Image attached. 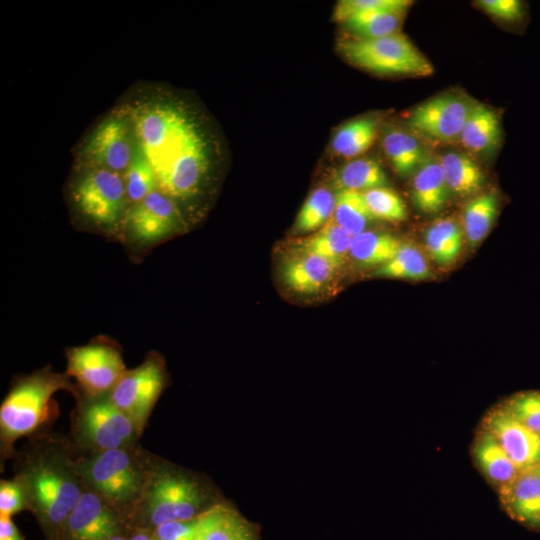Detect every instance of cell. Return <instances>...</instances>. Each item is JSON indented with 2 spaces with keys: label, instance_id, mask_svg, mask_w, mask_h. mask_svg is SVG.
<instances>
[{
  "label": "cell",
  "instance_id": "cell-3",
  "mask_svg": "<svg viewBox=\"0 0 540 540\" xmlns=\"http://www.w3.org/2000/svg\"><path fill=\"white\" fill-rule=\"evenodd\" d=\"M146 481L129 516L130 529L153 530L174 520L199 517L223 501L205 475L188 470L146 450Z\"/></svg>",
  "mask_w": 540,
  "mask_h": 540
},
{
  "label": "cell",
  "instance_id": "cell-21",
  "mask_svg": "<svg viewBox=\"0 0 540 540\" xmlns=\"http://www.w3.org/2000/svg\"><path fill=\"white\" fill-rule=\"evenodd\" d=\"M449 192L440 162L427 158L416 171L412 182L415 205L424 213H437L445 206Z\"/></svg>",
  "mask_w": 540,
  "mask_h": 540
},
{
  "label": "cell",
  "instance_id": "cell-17",
  "mask_svg": "<svg viewBox=\"0 0 540 540\" xmlns=\"http://www.w3.org/2000/svg\"><path fill=\"white\" fill-rule=\"evenodd\" d=\"M339 266L327 258L294 251L283 261L280 272L289 289L300 294H313L331 281Z\"/></svg>",
  "mask_w": 540,
  "mask_h": 540
},
{
  "label": "cell",
  "instance_id": "cell-37",
  "mask_svg": "<svg viewBox=\"0 0 540 540\" xmlns=\"http://www.w3.org/2000/svg\"><path fill=\"white\" fill-rule=\"evenodd\" d=\"M412 1L407 0H341L333 12V19L343 22L348 17L378 9H408Z\"/></svg>",
  "mask_w": 540,
  "mask_h": 540
},
{
  "label": "cell",
  "instance_id": "cell-2",
  "mask_svg": "<svg viewBox=\"0 0 540 540\" xmlns=\"http://www.w3.org/2000/svg\"><path fill=\"white\" fill-rule=\"evenodd\" d=\"M135 126L157 189L174 202L195 197L208 168L205 143L195 126L180 111L160 106L141 113Z\"/></svg>",
  "mask_w": 540,
  "mask_h": 540
},
{
  "label": "cell",
  "instance_id": "cell-19",
  "mask_svg": "<svg viewBox=\"0 0 540 540\" xmlns=\"http://www.w3.org/2000/svg\"><path fill=\"white\" fill-rule=\"evenodd\" d=\"M472 455L480 472L497 491L521 472L494 436L481 427L474 438Z\"/></svg>",
  "mask_w": 540,
  "mask_h": 540
},
{
  "label": "cell",
  "instance_id": "cell-39",
  "mask_svg": "<svg viewBox=\"0 0 540 540\" xmlns=\"http://www.w3.org/2000/svg\"><path fill=\"white\" fill-rule=\"evenodd\" d=\"M479 5L496 19L508 23H521L526 16L525 5L518 0H482Z\"/></svg>",
  "mask_w": 540,
  "mask_h": 540
},
{
  "label": "cell",
  "instance_id": "cell-29",
  "mask_svg": "<svg viewBox=\"0 0 540 540\" xmlns=\"http://www.w3.org/2000/svg\"><path fill=\"white\" fill-rule=\"evenodd\" d=\"M377 134L374 118L363 117L341 126L333 136V152L344 158H353L364 153L373 143Z\"/></svg>",
  "mask_w": 540,
  "mask_h": 540
},
{
  "label": "cell",
  "instance_id": "cell-25",
  "mask_svg": "<svg viewBox=\"0 0 540 540\" xmlns=\"http://www.w3.org/2000/svg\"><path fill=\"white\" fill-rule=\"evenodd\" d=\"M383 149L394 170L403 176L417 171L427 159L420 141L401 130H390L385 134Z\"/></svg>",
  "mask_w": 540,
  "mask_h": 540
},
{
  "label": "cell",
  "instance_id": "cell-27",
  "mask_svg": "<svg viewBox=\"0 0 540 540\" xmlns=\"http://www.w3.org/2000/svg\"><path fill=\"white\" fill-rule=\"evenodd\" d=\"M440 164L450 191L459 196L472 195L484 184L485 176L480 167L463 153L448 152Z\"/></svg>",
  "mask_w": 540,
  "mask_h": 540
},
{
  "label": "cell",
  "instance_id": "cell-33",
  "mask_svg": "<svg viewBox=\"0 0 540 540\" xmlns=\"http://www.w3.org/2000/svg\"><path fill=\"white\" fill-rule=\"evenodd\" d=\"M372 275L394 279L423 280L429 278L430 271L421 252L411 245L403 244L397 254L389 262L378 267Z\"/></svg>",
  "mask_w": 540,
  "mask_h": 540
},
{
  "label": "cell",
  "instance_id": "cell-43",
  "mask_svg": "<svg viewBox=\"0 0 540 540\" xmlns=\"http://www.w3.org/2000/svg\"><path fill=\"white\" fill-rule=\"evenodd\" d=\"M109 540H128V536H127V533L126 534H121V535H117Z\"/></svg>",
  "mask_w": 540,
  "mask_h": 540
},
{
  "label": "cell",
  "instance_id": "cell-28",
  "mask_svg": "<svg viewBox=\"0 0 540 540\" xmlns=\"http://www.w3.org/2000/svg\"><path fill=\"white\" fill-rule=\"evenodd\" d=\"M386 184V174L380 163L373 158L354 159L341 167L334 177L337 191L365 192L385 187Z\"/></svg>",
  "mask_w": 540,
  "mask_h": 540
},
{
  "label": "cell",
  "instance_id": "cell-7",
  "mask_svg": "<svg viewBox=\"0 0 540 540\" xmlns=\"http://www.w3.org/2000/svg\"><path fill=\"white\" fill-rule=\"evenodd\" d=\"M340 53L351 64L379 74L427 76L433 66L402 33L360 39L345 38L338 42Z\"/></svg>",
  "mask_w": 540,
  "mask_h": 540
},
{
  "label": "cell",
  "instance_id": "cell-38",
  "mask_svg": "<svg viewBox=\"0 0 540 540\" xmlns=\"http://www.w3.org/2000/svg\"><path fill=\"white\" fill-rule=\"evenodd\" d=\"M28 510L24 490L20 483L12 478L0 480V517L12 518L13 515Z\"/></svg>",
  "mask_w": 540,
  "mask_h": 540
},
{
  "label": "cell",
  "instance_id": "cell-14",
  "mask_svg": "<svg viewBox=\"0 0 540 540\" xmlns=\"http://www.w3.org/2000/svg\"><path fill=\"white\" fill-rule=\"evenodd\" d=\"M480 427L494 436L521 471L540 466V435L511 416L500 404L486 413Z\"/></svg>",
  "mask_w": 540,
  "mask_h": 540
},
{
  "label": "cell",
  "instance_id": "cell-30",
  "mask_svg": "<svg viewBox=\"0 0 540 540\" xmlns=\"http://www.w3.org/2000/svg\"><path fill=\"white\" fill-rule=\"evenodd\" d=\"M498 197L484 193L472 199L464 208L463 225L470 246L480 243L490 231L498 212Z\"/></svg>",
  "mask_w": 540,
  "mask_h": 540
},
{
  "label": "cell",
  "instance_id": "cell-24",
  "mask_svg": "<svg viewBox=\"0 0 540 540\" xmlns=\"http://www.w3.org/2000/svg\"><path fill=\"white\" fill-rule=\"evenodd\" d=\"M408 9H378L354 14L342 23L354 38L372 39L399 32Z\"/></svg>",
  "mask_w": 540,
  "mask_h": 540
},
{
  "label": "cell",
  "instance_id": "cell-6",
  "mask_svg": "<svg viewBox=\"0 0 540 540\" xmlns=\"http://www.w3.org/2000/svg\"><path fill=\"white\" fill-rule=\"evenodd\" d=\"M142 433L108 395L79 391L70 416V442L78 455L139 443Z\"/></svg>",
  "mask_w": 540,
  "mask_h": 540
},
{
  "label": "cell",
  "instance_id": "cell-36",
  "mask_svg": "<svg viewBox=\"0 0 540 540\" xmlns=\"http://www.w3.org/2000/svg\"><path fill=\"white\" fill-rule=\"evenodd\" d=\"M500 405L511 416L540 435V390L514 394Z\"/></svg>",
  "mask_w": 540,
  "mask_h": 540
},
{
  "label": "cell",
  "instance_id": "cell-1",
  "mask_svg": "<svg viewBox=\"0 0 540 540\" xmlns=\"http://www.w3.org/2000/svg\"><path fill=\"white\" fill-rule=\"evenodd\" d=\"M78 454L68 436L51 430L29 437L12 460L28 511L46 540H55L86 490L77 470Z\"/></svg>",
  "mask_w": 540,
  "mask_h": 540
},
{
  "label": "cell",
  "instance_id": "cell-5",
  "mask_svg": "<svg viewBox=\"0 0 540 540\" xmlns=\"http://www.w3.org/2000/svg\"><path fill=\"white\" fill-rule=\"evenodd\" d=\"M77 470L87 490L124 511L129 517L145 485L146 449L138 443L78 455Z\"/></svg>",
  "mask_w": 540,
  "mask_h": 540
},
{
  "label": "cell",
  "instance_id": "cell-26",
  "mask_svg": "<svg viewBox=\"0 0 540 540\" xmlns=\"http://www.w3.org/2000/svg\"><path fill=\"white\" fill-rule=\"evenodd\" d=\"M463 234L453 218H442L433 223L425 233L427 251L433 261L447 266L456 261L462 248Z\"/></svg>",
  "mask_w": 540,
  "mask_h": 540
},
{
  "label": "cell",
  "instance_id": "cell-13",
  "mask_svg": "<svg viewBox=\"0 0 540 540\" xmlns=\"http://www.w3.org/2000/svg\"><path fill=\"white\" fill-rule=\"evenodd\" d=\"M472 106L469 99L446 93L417 106L407 124L414 131L437 141L459 140Z\"/></svg>",
  "mask_w": 540,
  "mask_h": 540
},
{
  "label": "cell",
  "instance_id": "cell-31",
  "mask_svg": "<svg viewBox=\"0 0 540 540\" xmlns=\"http://www.w3.org/2000/svg\"><path fill=\"white\" fill-rule=\"evenodd\" d=\"M336 195L321 187L311 192L304 202L293 226L296 234L315 232L333 218Z\"/></svg>",
  "mask_w": 540,
  "mask_h": 540
},
{
  "label": "cell",
  "instance_id": "cell-8",
  "mask_svg": "<svg viewBox=\"0 0 540 540\" xmlns=\"http://www.w3.org/2000/svg\"><path fill=\"white\" fill-rule=\"evenodd\" d=\"M66 360L65 373L80 392L92 396L110 394L127 370L120 347L102 337L66 349Z\"/></svg>",
  "mask_w": 540,
  "mask_h": 540
},
{
  "label": "cell",
  "instance_id": "cell-16",
  "mask_svg": "<svg viewBox=\"0 0 540 540\" xmlns=\"http://www.w3.org/2000/svg\"><path fill=\"white\" fill-rule=\"evenodd\" d=\"M504 511L528 529L540 531V466L526 469L498 490Z\"/></svg>",
  "mask_w": 540,
  "mask_h": 540
},
{
  "label": "cell",
  "instance_id": "cell-34",
  "mask_svg": "<svg viewBox=\"0 0 540 540\" xmlns=\"http://www.w3.org/2000/svg\"><path fill=\"white\" fill-rule=\"evenodd\" d=\"M124 185L128 202L136 204L157 189L154 170L138 147L130 165L125 170Z\"/></svg>",
  "mask_w": 540,
  "mask_h": 540
},
{
  "label": "cell",
  "instance_id": "cell-23",
  "mask_svg": "<svg viewBox=\"0 0 540 540\" xmlns=\"http://www.w3.org/2000/svg\"><path fill=\"white\" fill-rule=\"evenodd\" d=\"M352 236L333 219L295 244V251L315 254L341 265L349 254Z\"/></svg>",
  "mask_w": 540,
  "mask_h": 540
},
{
  "label": "cell",
  "instance_id": "cell-18",
  "mask_svg": "<svg viewBox=\"0 0 540 540\" xmlns=\"http://www.w3.org/2000/svg\"><path fill=\"white\" fill-rule=\"evenodd\" d=\"M198 540H260L257 528L222 501L199 516Z\"/></svg>",
  "mask_w": 540,
  "mask_h": 540
},
{
  "label": "cell",
  "instance_id": "cell-22",
  "mask_svg": "<svg viewBox=\"0 0 540 540\" xmlns=\"http://www.w3.org/2000/svg\"><path fill=\"white\" fill-rule=\"evenodd\" d=\"M403 244L391 234L365 230L352 236L349 254L362 266L378 268L389 262Z\"/></svg>",
  "mask_w": 540,
  "mask_h": 540
},
{
  "label": "cell",
  "instance_id": "cell-15",
  "mask_svg": "<svg viewBox=\"0 0 540 540\" xmlns=\"http://www.w3.org/2000/svg\"><path fill=\"white\" fill-rule=\"evenodd\" d=\"M86 154L100 169L125 171L134 156L125 121L111 118L100 124L86 146Z\"/></svg>",
  "mask_w": 540,
  "mask_h": 540
},
{
  "label": "cell",
  "instance_id": "cell-32",
  "mask_svg": "<svg viewBox=\"0 0 540 540\" xmlns=\"http://www.w3.org/2000/svg\"><path fill=\"white\" fill-rule=\"evenodd\" d=\"M332 219L351 236H354L365 231L374 218L362 192L340 190L336 193Z\"/></svg>",
  "mask_w": 540,
  "mask_h": 540
},
{
  "label": "cell",
  "instance_id": "cell-4",
  "mask_svg": "<svg viewBox=\"0 0 540 540\" xmlns=\"http://www.w3.org/2000/svg\"><path fill=\"white\" fill-rule=\"evenodd\" d=\"M60 390L70 392L74 398L79 394L66 373L54 372L49 366L13 381L0 406L1 470L15 455L17 439L51 430L59 415L53 395Z\"/></svg>",
  "mask_w": 540,
  "mask_h": 540
},
{
  "label": "cell",
  "instance_id": "cell-41",
  "mask_svg": "<svg viewBox=\"0 0 540 540\" xmlns=\"http://www.w3.org/2000/svg\"><path fill=\"white\" fill-rule=\"evenodd\" d=\"M0 540H24L12 518L0 517Z\"/></svg>",
  "mask_w": 540,
  "mask_h": 540
},
{
  "label": "cell",
  "instance_id": "cell-10",
  "mask_svg": "<svg viewBox=\"0 0 540 540\" xmlns=\"http://www.w3.org/2000/svg\"><path fill=\"white\" fill-rule=\"evenodd\" d=\"M73 198L79 211L100 227L113 228L125 219L128 199L119 173L100 168L86 173Z\"/></svg>",
  "mask_w": 540,
  "mask_h": 540
},
{
  "label": "cell",
  "instance_id": "cell-35",
  "mask_svg": "<svg viewBox=\"0 0 540 540\" xmlns=\"http://www.w3.org/2000/svg\"><path fill=\"white\" fill-rule=\"evenodd\" d=\"M362 193L374 219L398 222L407 218L405 204L394 190L378 187Z\"/></svg>",
  "mask_w": 540,
  "mask_h": 540
},
{
  "label": "cell",
  "instance_id": "cell-20",
  "mask_svg": "<svg viewBox=\"0 0 540 540\" xmlns=\"http://www.w3.org/2000/svg\"><path fill=\"white\" fill-rule=\"evenodd\" d=\"M459 140L469 151L486 154L498 147L501 125L498 114L483 104H475L466 119Z\"/></svg>",
  "mask_w": 540,
  "mask_h": 540
},
{
  "label": "cell",
  "instance_id": "cell-9",
  "mask_svg": "<svg viewBox=\"0 0 540 540\" xmlns=\"http://www.w3.org/2000/svg\"><path fill=\"white\" fill-rule=\"evenodd\" d=\"M168 385V374L163 357L149 352L134 369H127L109 396L143 433L152 409Z\"/></svg>",
  "mask_w": 540,
  "mask_h": 540
},
{
  "label": "cell",
  "instance_id": "cell-42",
  "mask_svg": "<svg viewBox=\"0 0 540 540\" xmlns=\"http://www.w3.org/2000/svg\"><path fill=\"white\" fill-rule=\"evenodd\" d=\"M127 536L128 540H156L152 531L141 528L129 529Z\"/></svg>",
  "mask_w": 540,
  "mask_h": 540
},
{
  "label": "cell",
  "instance_id": "cell-11",
  "mask_svg": "<svg viewBox=\"0 0 540 540\" xmlns=\"http://www.w3.org/2000/svg\"><path fill=\"white\" fill-rule=\"evenodd\" d=\"M129 529L127 513L86 489L55 540H109Z\"/></svg>",
  "mask_w": 540,
  "mask_h": 540
},
{
  "label": "cell",
  "instance_id": "cell-12",
  "mask_svg": "<svg viewBox=\"0 0 540 540\" xmlns=\"http://www.w3.org/2000/svg\"><path fill=\"white\" fill-rule=\"evenodd\" d=\"M124 224L135 245L148 247L180 231L183 220L175 202L155 190L128 210Z\"/></svg>",
  "mask_w": 540,
  "mask_h": 540
},
{
  "label": "cell",
  "instance_id": "cell-40",
  "mask_svg": "<svg viewBox=\"0 0 540 540\" xmlns=\"http://www.w3.org/2000/svg\"><path fill=\"white\" fill-rule=\"evenodd\" d=\"M199 517L191 520H174L159 525L152 531L156 540H195Z\"/></svg>",
  "mask_w": 540,
  "mask_h": 540
}]
</instances>
